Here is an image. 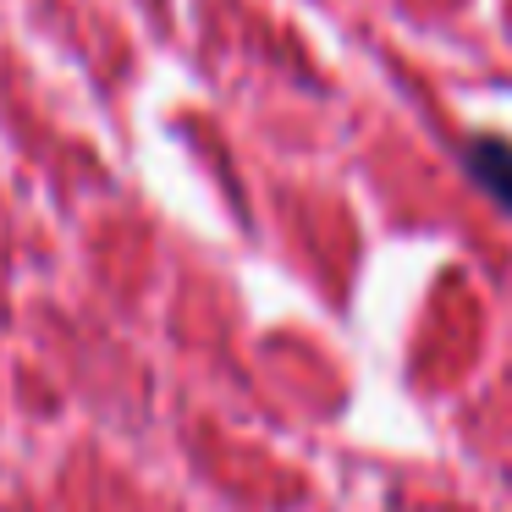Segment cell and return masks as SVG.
<instances>
[{
	"label": "cell",
	"mask_w": 512,
	"mask_h": 512,
	"mask_svg": "<svg viewBox=\"0 0 512 512\" xmlns=\"http://www.w3.org/2000/svg\"><path fill=\"white\" fill-rule=\"evenodd\" d=\"M468 171H474V182L501 210H512V144L507 138H474L468 144Z\"/></svg>",
	"instance_id": "obj_1"
}]
</instances>
